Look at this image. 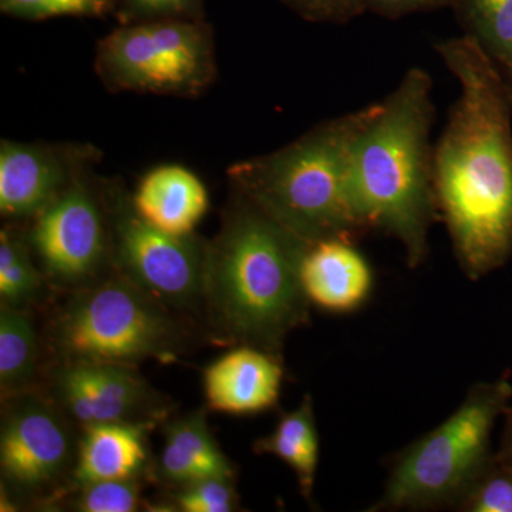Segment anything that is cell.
I'll return each instance as SVG.
<instances>
[{
    "label": "cell",
    "mask_w": 512,
    "mask_h": 512,
    "mask_svg": "<svg viewBox=\"0 0 512 512\" xmlns=\"http://www.w3.org/2000/svg\"><path fill=\"white\" fill-rule=\"evenodd\" d=\"M460 96L434 148V187L454 252L468 278L512 255V92L471 36L436 46Z\"/></svg>",
    "instance_id": "6da1fadb"
},
{
    "label": "cell",
    "mask_w": 512,
    "mask_h": 512,
    "mask_svg": "<svg viewBox=\"0 0 512 512\" xmlns=\"http://www.w3.org/2000/svg\"><path fill=\"white\" fill-rule=\"evenodd\" d=\"M430 74L414 67L396 90L375 104L357 133L350 157L353 207L366 229L379 228L399 239L410 266L429 249L436 212L434 121Z\"/></svg>",
    "instance_id": "7a4b0ae2"
},
{
    "label": "cell",
    "mask_w": 512,
    "mask_h": 512,
    "mask_svg": "<svg viewBox=\"0 0 512 512\" xmlns=\"http://www.w3.org/2000/svg\"><path fill=\"white\" fill-rule=\"evenodd\" d=\"M309 245L251 201L234 212L205 264L204 302L218 338L278 355L308 322L301 265Z\"/></svg>",
    "instance_id": "3957f363"
},
{
    "label": "cell",
    "mask_w": 512,
    "mask_h": 512,
    "mask_svg": "<svg viewBox=\"0 0 512 512\" xmlns=\"http://www.w3.org/2000/svg\"><path fill=\"white\" fill-rule=\"evenodd\" d=\"M375 104L323 124L291 146L241 165L239 184L248 200L309 244L352 241L365 228L350 187V157L357 133Z\"/></svg>",
    "instance_id": "277c9868"
},
{
    "label": "cell",
    "mask_w": 512,
    "mask_h": 512,
    "mask_svg": "<svg viewBox=\"0 0 512 512\" xmlns=\"http://www.w3.org/2000/svg\"><path fill=\"white\" fill-rule=\"evenodd\" d=\"M511 397L508 373L474 386L456 412L404 451L373 510L460 504L493 463L491 433Z\"/></svg>",
    "instance_id": "5b68a950"
},
{
    "label": "cell",
    "mask_w": 512,
    "mask_h": 512,
    "mask_svg": "<svg viewBox=\"0 0 512 512\" xmlns=\"http://www.w3.org/2000/svg\"><path fill=\"white\" fill-rule=\"evenodd\" d=\"M64 362L134 366L170 362L184 348V335L168 308L126 275L76 293L53 328Z\"/></svg>",
    "instance_id": "8992f818"
},
{
    "label": "cell",
    "mask_w": 512,
    "mask_h": 512,
    "mask_svg": "<svg viewBox=\"0 0 512 512\" xmlns=\"http://www.w3.org/2000/svg\"><path fill=\"white\" fill-rule=\"evenodd\" d=\"M100 66L121 89L188 92L211 72V47L191 23H146L107 36L100 47Z\"/></svg>",
    "instance_id": "52a82bcc"
},
{
    "label": "cell",
    "mask_w": 512,
    "mask_h": 512,
    "mask_svg": "<svg viewBox=\"0 0 512 512\" xmlns=\"http://www.w3.org/2000/svg\"><path fill=\"white\" fill-rule=\"evenodd\" d=\"M116 238L124 275L165 308L204 302L207 249L192 235L167 234L133 208L117 217Z\"/></svg>",
    "instance_id": "ba28073f"
},
{
    "label": "cell",
    "mask_w": 512,
    "mask_h": 512,
    "mask_svg": "<svg viewBox=\"0 0 512 512\" xmlns=\"http://www.w3.org/2000/svg\"><path fill=\"white\" fill-rule=\"evenodd\" d=\"M72 437L62 414L35 394L12 396L0 434L2 476L32 494L55 484L72 461Z\"/></svg>",
    "instance_id": "9c48e42d"
},
{
    "label": "cell",
    "mask_w": 512,
    "mask_h": 512,
    "mask_svg": "<svg viewBox=\"0 0 512 512\" xmlns=\"http://www.w3.org/2000/svg\"><path fill=\"white\" fill-rule=\"evenodd\" d=\"M53 387L64 410L84 427L106 423L153 426L165 414L164 399L133 366L106 362H63Z\"/></svg>",
    "instance_id": "30bf717a"
},
{
    "label": "cell",
    "mask_w": 512,
    "mask_h": 512,
    "mask_svg": "<svg viewBox=\"0 0 512 512\" xmlns=\"http://www.w3.org/2000/svg\"><path fill=\"white\" fill-rule=\"evenodd\" d=\"M33 245L47 274L62 284H79L96 274L104 256V228L92 195L76 185L40 212Z\"/></svg>",
    "instance_id": "8fae6325"
},
{
    "label": "cell",
    "mask_w": 512,
    "mask_h": 512,
    "mask_svg": "<svg viewBox=\"0 0 512 512\" xmlns=\"http://www.w3.org/2000/svg\"><path fill=\"white\" fill-rule=\"evenodd\" d=\"M282 379L284 369L276 353L239 346L207 367L205 397L215 412L249 416L275 406Z\"/></svg>",
    "instance_id": "7c38bea8"
},
{
    "label": "cell",
    "mask_w": 512,
    "mask_h": 512,
    "mask_svg": "<svg viewBox=\"0 0 512 512\" xmlns=\"http://www.w3.org/2000/svg\"><path fill=\"white\" fill-rule=\"evenodd\" d=\"M301 279L309 302L323 311L348 313L372 291L369 264L348 239H323L309 245L302 259Z\"/></svg>",
    "instance_id": "4fadbf2b"
},
{
    "label": "cell",
    "mask_w": 512,
    "mask_h": 512,
    "mask_svg": "<svg viewBox=\"0 0 512 512\" xmlns=\"http://www.w3.org/2000/svg\"><path fill=\"white\" fill-rule=\"evenodd\" d=\"M134 211L167 234L192 235L208 210V192L200 178L180 165L150 171L138 185Z\"/></svg>",
    "instance_id": "5bb4252c"
},
{
    "label": "cell",
    "mask_w": 512,
    "mask_h": 512,
    "mask_svg": "<svg viewBox=\"0 0 512 512\" xmlns=\"http://www.w3.org/2000/svg\"><path fill=\"white\" fill-rule=\"evenodd\" d=\"M64 170L40 148L3 141L0 147V211L30 217L45 211L62 194Z\"/></svg>",
    "instance_id": "9a60e30c"
},
{
    "label": "cell",
    "mask_w": 512,
    "mask_h": 512,
    "mask_svg": "<svg viewBox=\"0 0 512 512\" xmlns=\"http://www.w3.org/2000/svg\"><path fill=\"white\" fill-rule=\"evenodd\" d=\"M150 424L106 423L87 426L77 453L74 480L80 485L136 478L147 463Z\"/></svg>",
    "instance_id": "2e32d148"
},
{
    "label": "cell",
    "mask_w": 512,
    "mask_h": 512,
    "mask_svg": "<svg viewBox=\"0 0 512 512\" xmlns=\"http://www.w3.org/2000/svg\"><path fill=\"white\" fill-rule=\"evenodd\" d=\"M160 467L165 480L180 485L234 477L228 458L212 437L204 410L168 424Z\"/></svg>",
    "instance_id": "e0dca14e"
},
{
    "label": "cell",
    "mask_w": 512,
    "mask_h": 512,
    "mask_svg": "<svg viewBox=\"0 0 512 512\" xmlns=\"http://www.w3.org/2000/svg\"><path fill=\"white\" fill-rule=\"evenodd\" d=\"M255 453L281 458L295 471L303 497L311 498L319 460V436L311 397L284 414L274 433L255 443Z\"/></svg>",
    "instance_id": "ac0fdd59"
},
{
    "label": "cell",
    "mask_w": 512,
    "mask_h": 512,
    "mask_svg": "<svg viewBox=\"0 0 512 512\" xmlns=\"http://www.w3.org/2000/svg\"><path fill=\"white\" fill-rule=\"evenodd\" d=\"M37 372V336L28 313L0 308V386L3 396L26 393Z\"/></svg>",
    "instance_id": "d6986e66"
},
{
    "label": "cell",
    "mask_w": 512,
    "mask_h": 512,
    "mask_svg": "<svg viewBox=\"0 0 512 512\" xmlns=\"http://www.w3.org/2000/svg\"><path fill=\"white\" fill-rule=\"evenodd\" d=\"M467 35L497 64L512 92V0H454Z\"/></svg>",
    "instance_id": "ffe728a7"
},
{
    "label": "cell",
    "mask_w": 512,
    "mask_h": 512,
    "mask_svg": "<svg viewBox=\"0 0 512 512\" xmlns=\"http://www.w3.org/2000/svg\"><path fill=\"white\" fill-rule=\"evenodd\" d=\"M42 291V279L28 248L9 229L0 234V298L2 305L25 311Z\"/></svg>",
    "instance_id": "44dd1931"
},
{
    "label": "cell",
    "mask_w": 512,
    "mask_h": 512,
    "mask_svg": "<svg viewBox=\"0 0 512 512\" xmlns=\"http://www.w3.org/2000/svg\"><path fill=\"white\" fill-rule=\"evenodd\" d=\"M140 504L136 478L96 481L80 485L74 510L82 512H131Z\"/></svg>",
    "instance_id": "7402d4cb"
},
{
    "label": "cell",
    "mask_w": 512,
    "mask_h": 512,
    "mask_svg": "<svg viewBox=\"0 0 512 512\" xmlns=\"http://www.w3.org/2000/svg\"><path fill=\"white\" fill-rule=\"evenodd\" d=\"M457 507L470 512H512V468L494 457Z\"/></svg>",
    "instance_id": "603a6c76"
},
{
    "label": "cell",
    "mask_w": 512,
    "mask_h": 512,
    "mask_svg": "<svg viewBox=\"0 0 512 512\" xmlns=\"http://www.w3.org/2000/svg\"><path fill=\"white\" fill-rule=\"evenodd\" d=\"M175 504L185 512H229L237 507V494L232 478H205L183 485L175 494Z\"/></svg>",
    "instance_id": "cb8c5ba5"
},
{
    "label": "cell",
    "mask_w": 512,
    "mask_h": 512,
    "mask_svg": "<svg viewBox=\"0 0 512 512\" xmlns=\"http://www.w3.org/2000/svg\"><path fill=\"white\" fill-rule=\"evenodd\" d=\"M2 12L26 19L55 16H97L109 8V0H0Z\"/></svg>",
    "instance_id": "d4e9b609"
},
{
    "label": "cell",
    "mask_w": 512,
    "mask_h": 512,
    "mask_svg": "<svg viewBox=\"0 0 512 512\" xmlns=\"http://www.w3.org/2000/svg\"><path fill=\"white\" fill-rule=\"evenodd\" d=\"M303 16L325 22H348L369 8V0H289Z\"/></svg>",
    "instance_id": "484cf974"
},
{
    "label": "cell",
    "mask_w": 512,
    "mask_h": 512,
    "mask_svg": "<svg viewBox=\"0 0 512 512\" xmlns=\"http://www.w3.org/2000/svg\"><path fill=\"white\" fill-rule=\"evenodd\" d=\"M454 5V0H369L370 12L384 18H400L423 10L443 8V6Z\"/></svg>",
    "instance_id": "4316f807"
},
{
    "label": "cell",
    "mask_w": 512,
    "mask_h": 512,
    "mask_svg": "<svg viewBox=\"0 0 512 512\" xmlns=\"http://www.w3.org/2000/svg\"><path fill=\"white\" fill-rule=\"evenodd\" d=\"M137 12L150 16H173L190 10L197 0H128Z\"/></svg>",
    "instance_id": "83f0119b"
},
{
    "label": "cell",
    "mask_w": 512,
    "mask_h": 512,
    "mask_svg": "<svg viewBox=\"0 0 512 512\" xmlns=\"http://www.w3.org/2000/svg\"><path fill=\"white\" fill-rule=\"evenodd\" d=\"M505 417L503 439L500 450L494 454L495 460L503 466L512 468V406H508L503 414Z\"/></svg>",
    "instance_id": "f1b7e54d"
}]
</instances>
